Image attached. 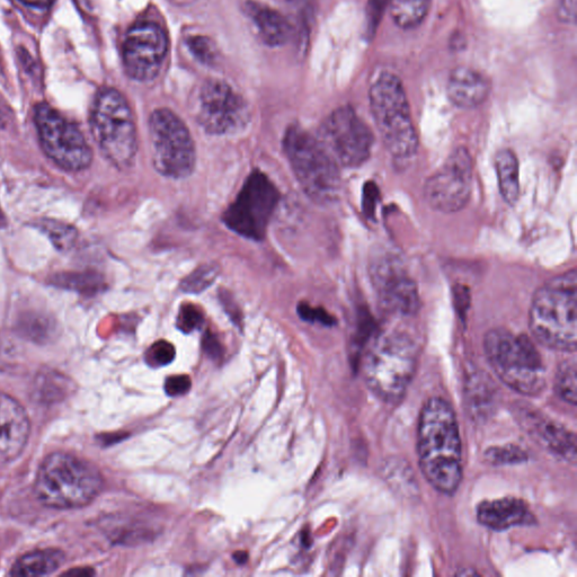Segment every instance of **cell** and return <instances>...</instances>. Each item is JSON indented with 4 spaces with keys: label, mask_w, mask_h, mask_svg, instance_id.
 Segmentation results:
<instances>
[{
    "label": "cell",
    "mask_w": 577,
    "mask_h": 577,
    "mask_svg": "<svg viewBox=\"0 0 577 577\" xmlns=\"http://www.w3.org/2000/svg\"><path fill=\"white\" fill-rule=\"evenodd\" d=\"M91 128L102 154L115 167H130L138 150L137 129L130 106L119 91L106 88L97 95Z\"/></svg>",
    "instance_id": "cell-8"
},
{
    "label": "cell",
    "mask_w": 577,
    "mask_h": 577,
    "mask_svg": "<svg viewBox=\"0 0 577 577\" xmlns=\"http://www.w3.org/2000/svg\"><path fill=\"white\" fill-rule=\"evenodd\" d=\"M193 114L204 130L217 136L233 135L250 122L246 101L219 79H208L201 85L195 96Z\"/></svg>",
    "instance_id": "cell-13"
},
{
    "label": "cell",
    "mask_w": 577,
    "mask_h": 577,
    "mask_svg": "<svg viewBox=\"0 0 577 577\" xmlns=\"http://www.w3.org/2000/svg\"><path fill=\"white\" fill-rule=\"evenodd\" d=\"M297 313L301 319L309 323H321L325 326L335 324V319L322 308H314L308 304L301 303L297 307Z\"/></svg>",
    "instance_id": "cell-33"
},
{
    "label": "cell",
    "mask_w": 577,
    "mask_h": 577,
    "mask_svg": "<svg viewBox=\"0 0 577 577\" xmlns=\"http://www.w3.org/2000/svg\"><path fill=\"white\" fill-rule=\"evenodd\" d=\"M204 316L202 310L192 304H184L181 309L179 316H177L176 325L179 330L183 333L189 334L193 331L199 330L203 325Z\"/></svg>",
    "instance_id": "cell-32"
},
{
    "label": "cell",
    "mask_w": 577,
    "mask_h": 577,
    "mask_svg": "<svg viewBox=\"0 0 577 577\" xmlns=\"http://www.w3.org/2000/svg\"><path fill=\"white\" fill-rule=\"evenodd\" d=\"M473 162L466 148H458L424 185V198L434 210H463L472 189Z\"/></svg>",
    "instance_id": "cell-14"
},
{
    "label": "cell",
    "mask_w": 577,
    "mask_h": 577,
    "mask_svg": "<svg viewBox=\"0 0 577 577\" xmlns=\"http://www.w3.org/2000/svg\"><path fill=\"white\" fill-rule=\"evenodd\" d=\"M64 562L65 555L59 550H35L21 557L13 566L11 574L21 577L46 576L55 573Z\"/></svg>",
    "instance_id": "cell-22"
},
{
    "label": "cell",
    "mask_w": 577,
    "mask_h": 577,
    "mask_svg": "<svg viewBox=\"0 0 577 577\" xmlns=\"http://www.w3.org/2000/svg\"><path fill=\"white\" fill-rule=\"evenodd\" d=\"M484 350L497 377L514 392L525 396L544 392L545 366L530 337L493 328L485 335Z\"/></svg>",
    "instance_id": "cell-5"
},
{
    "label": "cell",
    "mask_w": 577,
    "mask_h": 577,
    "mask_svg": "<svg viewBox=\"0 0 577 577\" xmlns=\"http://www.w3.org/2000/svg\"><path fill=\"white\" fill-rule=\"evenodd\" d=\"M218 274V265L204 264L182 281L181 289L189 294H200L216 281Z\"/></svg>",
    "instance_id": "cell-27"
},
{
    "label": "cell",
    "mask_w": 577,
    "mask_h": 577,
    "mask_svg": "<svg viewBox=\"0 0 577 577\" xmlns=\"http://www.w3.org/2000/svg\"><path fill=\"white\" fill-rule=\"evenodd\" d=\"M517 415L519 421L532 438L540 446H543L554 455L564 460L575 463L576 460V437L564 426L553 420L547 419L543 414L531 410V408L520 407Z\"/></svg>",
    "instance_id": "cell-17"
},
{
    "label": "cell",
    "mask_w": 577,
    "mask_h": 577,
    "mask_svg": "<svg viewBox=\"0 0 577 577\" xmlns=\"http://www.w3.org/2000/svg\"><path fill=\"white\" fill-rule=\"evenodd\" d=\"M577 274L549 280L535 294L529 312L532 336L545 348L574 353L577 346Z\"/></svg>",
    "instance_id": "cell-2"
},
{
    "label": "cell",
    "mask_w": 577,
    "mask_h": 577,
    "mask_svg": "<svg viewBox=\"0 0 577 577\" xmlns=\"http://www.w3.org/2000/svg\"><path fill=\"white\" fill-rule=\"evenodd\" d=\"M202 346L204 352H206L210 359L220 360L221 357H223V345H221L215 334L207 332L203 337Z\"/></svg>",
    "instance_id": "cell-35"
},
{
    "label": "cell",
    "mask_w": 577,
    "mask_h": 577,
    "mask_svg": "<svg viewBox=\"0 0 577 577\" xmlns=\"http://www.w3.org/2000/svg\"><path fill=\"white\" fill-rule=\"evenodd\" d=\"M317 139L337 165L349 168L368 161L375 140L367 123L350 106L334 111L322 124Z\"/></svg>",
    "instance_id": "cell-12"
},
{
    "label": "cell",
    "mask_w": 577,
    "mask_h": 577,
    "mask_svg": "<svg viewBox=\"0 0 577 577\" xmlns=\"http://www.w3.org/2000/svg\"><path fill=\"white\" fill-rule=\"evenodd\" d=\"M186 44H188L192 55L201 61L202 64H215L218 52L215 43L210 38L204 37V35H192L186 40Z\"/></svg>",
    "instance_id": "cell-28"
},
{
    "label": "cell",
    "mask_w": 577,
    "mask_h": 577,
    "mask_svg": "<svg viewBox=\"0 0 577 577\" xmlns=\"http://www.w3.org/2000/svg\"><path fill=\"white\" fill-rule=\"evenodd\" d=\"M477 520L482 526L494 531L532 526L536 523L528 504L517 497L482 502L477 508Z\"/></svg>",
    "instance_id": "cell-19"
},
{
    "label": "cell",
    "mask_w": 577,
    "mask_h": 577,
    "mask_svg": "<svg viewBox=\"0 0 577 577\" xmlns=\"http://www.w3.org/2000/svg\"><path fill=\"white\" fill-rule=\"evenodd\" d=\"M486 459L494 465H509L527 460L525 450L517 446L495 447L486 451Z\"/></svg>",
    "instance_id": "cell-29"
},
{
    "label": "cell",
    "mask_w": 577,
    "mask_h": 577,
    "mask_svg": "<svg viewBox=\"0 0 577 577\" xmlns=\"http://www.w3.org/2000/svg\"><path fill=\"white\" fill-rule=\"evenodd\" d=\"M31 423L24 407L0 393V463L19 457L29 441Z\"/></svg>",
    "instance_id": "cell-18"
},
{
    "label": "cell",
    "mask_w": 577,
    "mask_h": 577,
    "mask_svg": "<svg viewBox=\"0 0 577 577\" xmlns=\"http://www.w3.org/2000/svg\"><path fill=\"white\" fill-rule=\"evenodd\" d=\"M576 362L565 361L558 367L555 378V390L559 397L568 404H577Z\"/></svg>",
    "instance_id": "cell-26"
},
{
    "label": "cell",
    "mask_w": 577,
    "mask_h": 577,
    "mask_svg": "<svg viewBox=\"0 0 577 577\" xmlns=\"http://www.w3.org/2000/svg\"><path fill=\"white\" fill-rule=\"evenodd\" d=\"M369 99L372 117L388 152L396 158L412 157L419 147V137L401 79L381 74L370 87Z\"/></svg>",
    "instance_id": "cell-6"
},
{
    "label": "cell",
    "mask_w": 577,
    "mask_h": 577,
    "mask_svg": "<svg viewBox=\"0 0 577 577\" xmlns=\"http://www.w3.org/2000/svg\"><path fill=\"white\" fill-rule=\"evenodd\" d=\"M35 227L50 239L58 251L67 252L77 242V229L64 221L44 218L35 221Z\"/></svg>",
    "instance_id": "cell-25"
},
{
    "label": "cell",
    "mask_w": 577,
    "mask_h": 577,
    "mask_svg": "<svg viewBox=\"0 0 577 577\" xmlns=\"http://www.w3.org/2000/svg\"><path fill=\"white\" fill-rule=\"evenodd\" d=\"M417 456L426 481L452 495L463 481V446L454 408L440 397L430 398L417 425Z\"/></svg>",
    "instance_id": "cell-1"
},
{
    "label": "cell",
    "mask_w": 577,
    "mask_h": 577,
    "mask_svg": "<svg viewBox=\"0 0 577 577\" xmlns=\"http://www.w3.org/2000/svg\"><path fill=\"white\" fill-rule=\"evenodd\" d=\"M103 486L100 470L90 461L67 452H53L40 466L35 494L49 508L77 509L92 503Z\"/></svg>",
    "instance_id": "cell-3"
},
{
    "label": "cell",
    "mask_w": 577,
    "mask_h": 577,
    "mask_svg": "<svg viewBox=\"0 0 577 577\" xmlns=\"http://www.w3.org/2000/svg\"><path fill=\"white\" fill-rule=\"evenodd\" d=\"M176 357L174 345L166 341L154 343L146 352V361L150 367L161 368L170 365Z\"/></svg>",
    "instance_id": "cell-30"
},
{
    "label": "cell",
    "mask_w": 577,
    "mask_h": 577,
    "mask_svg": "<svg viewBox=\"0 0 577 577\" xmlns=\"http://www.w3.org/2000/svg\"><path fill=\"white\" fill-rule=\"evenodd\" d=\"M170 2L177 6H189L197 2V0H170Z\"/></svg>",
    "instance_id": "cell-39"
},
{
    "label": "cell",
    "mask_w": 577,
    "mask_h": 577,
    "mask_svg": "<svg viewBox=\"0 0 577 577\" xmlns=\"http://www.w3.org/2000/svg\"><path fill=\"white\" fill-rule=\"evenodd\" d=\"M149 138L153 164L158 173L171 179H184L195 166V146L184 122L168 109L150 115Z\"/></svg>",
    "instance_id": "cell-9"
},
{
    "label": "cell",
    "mask_w": 577,
    "mask_h": 577,
    "mask_svg": "<svg viewBox=\"0 0 577 577\" xmlns=\"http://www.w3.org/2000/svg\"><path fill=\"white\" fill-rule=\"evenodd\" d=\"M35 126L44 153L69 172L86 170L92 164L93 152L83 132L67 121L47 103L35 108Z\"/></svg>",
    "instance_id": "cell-11"
},
{
    "label": "cell",
    "mask_w": 577,
    "mask_h": 577,
    "mask_svg": "<svg viewBox=\"0 0 577 577\" xmlns=\"http://www.w3.org/2000/svg\"><path fill=\"white\" fill-rule=\"evenodd\" d=\"M283 148L292 171L310 199L325 204L339 198V165L317 138L297 126H292L284 136Z\"/></svg>",
    "instance_id": "cell-7"
},
{
    "label": "cell",
    "mask_w": 577,
    "mask_h": 577,
    "mask_svg": "<svg viewBox=\"0 0 577 577\" xmlns=\"http://www.w3.org/2000/svg\"><path fill=\"white\" fill-rule=\"evenodd\" d=\"M25 5L38 8H46L52 4V0H21Z\"/></svg>",
    "instance_id": "cell-37"
},
{
    "label": "cell",
    "mask_w": 577,
    "mask_h": 577,
    "mask_svg": "<svg viewBox=\"0 0 577 577\" xmlns=\"http://www.w3.org/2000/svg\"><path fill=\"white\" fill-rule=\"evenodd\" d=\"M245 11L251 17L257 32L269 47H281L290 38V24L278 11L268 5L248 0Z\"/></svg>",
    "instance_id": "cell-21"
},
{
    "label": "cell",
    "mask_w": 577,
    "mask_h": 577,
    "mask_svg": "<svg viewBox=\"0 0 577 577\" xmlns=\"http://www.w3.org/2000/svg\"><path fill=\"white\" fill-rule=\"evenodd\" d=\"M280 201L277 186L260 171L247 177L236 200L223 216V223L239 236L263 241Z\"/></svg>",
    "instance_id": "cell-10"
},
{
    "label": "cell",
    "mask_w": 577,
    "mask_h": 577,
    "mask_svg": "<svg viewBox=\"0 0 577 577\" xmlns=\"http://www.w3.org/2000/svg\"><path fill=\"white\" fill-rule=\"evenodd\" d=\"M233 557L234 561L239 565H243L248 561V554L245 552H237L234 554Z\"/></svg>",
    "instance_id": "cell-38"
},
{
    "label": "cell",
    "mask_w": 577,
    "mask_h": 577,
    "mask_svg": "<svg viewBox=\"0 0 577 577\" xmlns=\"http://www.w3.org/2000/svg\"><path fill=\"white\" fill-rule=\"evenodd\" d=\"M495 167L502 197L513 206L520 197L519 162L516 154L510 149L500 150L495 158Z\"/></svg>",
    "instance_id": "cell-23"
},
{
    "label": "cell",
    "mask_w": 577,
    "mask_h": 577,
    "mask_svg": "<svg viewBox=\"0 0 577 577\" xmlns=\"http://www.w3.org/2000/svg\"><path fill=\"white\" fill-rule=\"evenodd\" d=\"M447 92L449 100L458 108L474 109L486 101L491 85L477 70L458 67L450 74Z\"/></svg>",
    "instance_id": "cell-20"
},
{
    "label": "cell",
    "mask_w": 577,
    "mask_h": 577,
    "mask_svg": "<svg viewBox=\"0 0 577 577\" xmlns=\"http://www.w3.org/2000/svg\"><path fill=\"white\" fill-rule=\"evenodd\" d=\"M192 381L189 376L177 375L165 381V393L170 397H180L190 392Z\"/></svg>",
    "instance_id": "cell-34"
},
{
    "label": "cell",
    "mask_w": 577,
    "mask_h": 577,
    "mask_svg": "<svg viewBox=\"0 0 577 577\" xmlns=\"http://www.w3.org/2000/svg\"><path fill=\"white\" fill-rule=\"evenodd\" d=\"M165 31L156 23L132 26L123 44V65L135 81L149 82L159 74L167 52Z\"/></svg>",
    "instance_id": "cell-15"
},
{
    "label": "cell",
    "mask_w": 577,
    "mask_h": 577,
    "mask_svg": "<svg viewBox=\"0 0 577 577\" xmlns=\"http://www.w3.org/2000/svg\"><path fill=\"white\" fill-rule=\"evenodd\" d=\"M370 275L380 303L388 312L410 316L419 310V289L397 257H378L370 266Z\"/></svg>",
    "instance_id": "cell-16"
},
{
    "label": "cell",
    "mask_w": 577,
    "mask_h": 577,
    "mask_svg": "<svg viewBox=\"0 0 577 577\" xmlns=\"http://www.w3.org/2000/svg\"><path fill=\"white\" fill-rule=\"evenodd\" d=\"M576 0H561L558 7L559 19L566 23L575 21Z\"/></svg>",
    "instance_id": "cell-36"
},
{
    "label": "cell",
    "mask_w": 577,
    "mask_h": 577,
    "mask_svg": "<svg viewBox=\"0 0 577 577\" xmlns=\"http://www.w3.org/2000/svg\"><path fill=\"white\" fill-rule=\"evenodd\" d=\"M432 0H390V14L402 29H414L428 15Z\"/></svg>",
    "instance_id": "cell-24"
},
{
    "label": "cell",
    "mask_w": 577,
    "mask_h": 577,
    "mask_svg": "<svg viewBox=\"0 0 577 577\" xmlns=\"http://www.w3.org/2000/svg\"><path fill=\"white\" fill-rule=\"evenodd\" d=\"M53 283H56V286L70 290L87 291L92 290L99 282L95 280L94 275L91 273H65L56 275Z\"/></svg>",
    "instance_id": "cell-31"
},
{
    "label": "cell",
    "mask_w": 577,
    "mask_h": 577,
    "mask_svg": "<svg viewBox=\"0 0 577 577\" xmlns=\"http://www.w3.org/2000/svg\"><path fill=\"white\" fill-rule=\"evenodd\" d=\"M419 362V348L410 334H380L370 345L362 371L372 393L387 403L402 399L410 387Z\"/></svg>",
    "instance_id": "cell-4"
}]
</instances>
